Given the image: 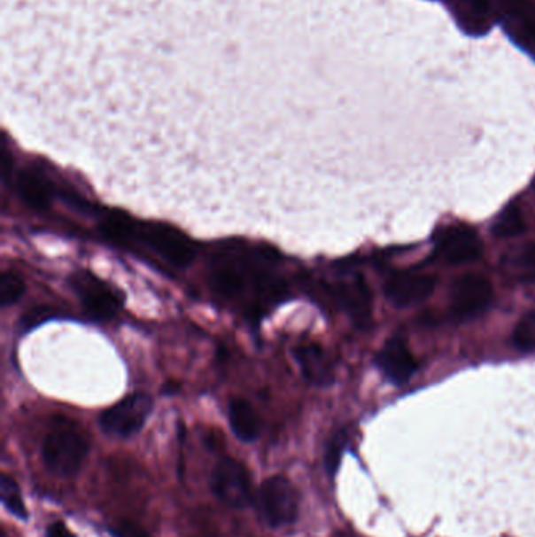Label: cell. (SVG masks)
Segmentation results:
<instances>
[{"mask_svg": "<svg viewBox=\"0 0 535 537\" xmlns=\"http://www.w3.org/2000/svg\"><path fill=\"white\" fill-rule=\"evenodd\" d=\"M213 299L234 315L258 325L275 307L291 299L284 260L274 247L227 242L213 250L206 272Z\"/></svg>", "mask_w": 535, "mask_h": 537, "instance_id": "obj_1", "label": "cell"}, {"mask_svg": "<svg viewBox=\"0 0 535 537\" xmlns=\"http://www.w3.org/2000/svg\"><path fill=\"white\" fill-rule=\"evenodd\" d=\"M103 230L112 241L167 268H186L195 260L197 247L190 237L164 222L134 221L112 213L104 222Z\"/></svg>", "mask_w": 535, "mask_h": 537, "instance_id": "obj_2", "label": "cell"}, {"mask_svg": "<svg viewBox=\"0 0 535 537\" xmlns=\"http://www.w3.org/2000/svg\"><path fill=\"white\" fill-rule=\"evenodd\" d=\"M89 449V440L82 431L68 418L58 416L43 440V463L49 473L71 478L82 469Z\"/></svg>", "mask_w": 535, "mask_h": 537, "instance_id": "obj_3", "label": "cell"}, {"mask_svg": "<svg viewBox=\"0 0 535 537\" xmlns=\"http://www.w3.org/2000/svg\"><path fill=\"white\" fill-rule=\"evenodd\" d=\"M68 284L91 319L110 323L117 319L123 310V294L113 284L99 278L89 268H79L73 272L68 278Z\"/></svg>", "mask_w": 535, "mask_h": 537, "instance_id": "obj_4", "label": "cell"}, {"mask_svg": "<svg viewBox=\"0 0 535 537\" xmlns=\"http://www.w3.org/2000/svg\"><path fill=\"white\" fill-rule=\"evenodd\" d=\"M152 409L154 401L148 393H131L104 410L99 416V426L105 434L128 439L143 429L144 423L151 416Z\"/></svg>", "mask_w": 535, "mask_h": 537, "instance_id": "obj_5", "label": "cell"}, {"mask_svg": "<svg viewBox=\"0 0 535 537\" xmlns=\"http://www.w3.org/2000/svg\"><path fill=\"white\" fill-rule=\"evenodd\" d=\"M323 296L337 303L339 308L352 319L360 329H368L372 323L371 291L360 274L337 278V282L323 286Z\"/></svg>", "mask_w": 535, "mask_h": 537, "instance_id": "obj_6", "label": "cell"}, {"mask_svg": "<svg viewBox=\"0 0 535 537\" xmlns=\"http://www.w3.org/2000/svg\"><path fill=\"white\" fill-rule=\"evenodd\" d=\"M258 508L262 518L274 528L294 524L299 516V494L294 484L283 476L268 478L258 492Z\"/></svg>", "mask_w": 535, "mask_h": 537, "instance_id": "obj_7", "label": "cell"}, {"mask_svg": "<svg viewBox=\"0 0 535 537\" xmlns=\"http://www.w3.org/2000/svg\"><path fill=\"white\" fill-rule=\"evenodd\" d=\"M211 489L221 503L244 510L252 503V481L248 470L236 459L221 457L211 475Z\"/></svg>", "mask_w": 535, "mask_h": 537, "instance_id": "obj_8", "label": "cell"}, {"mask_svg": "<svg viewBox=\"0 0 535 537\" xmlns=\"http://www.w3.org/2000/svg\"><path fill=\"white\" fill-rule=\"evenodd\" d=\"M493 300L492 283L485 276H460L451 288V308L457 317H473L487 310Z\"/></svg>", "mask_w": 535, "mask_h": 537, "instance_id": "obj_9", "label": "cell"}, {"mask_svg": "<svg viewBox=\"0 0 535 537\" xmlns=\"http://www.w3.org/2000/svg\"><path fill=\"white\" fill-rule=\"evenodd\" d=\"M291 354L306 384L317 388H327L335 384V366L322 346L302 341L291 349Z\"/></svg>", "mask_w": 535, "mask_h": 537, "instance_id": "obj_10", "label": "cell"}, {"mask_svg": "<svg viewBox=\"0 0 535 537\" xmlns=\"http://www.w3.org/2000/svg\"><path fill=\"white\" fill-rule=\"evenodd\" d=\"M439 255L451 264H465L477 260L482 252L481 239L473 228L453 225L441 230L437 237Z\"/></svg>", "mask_w": 535, "mask_h": 537, "instance_id": "obj_11", "label": "cell"}, {"mask_svg": "<svg viewBox=\"0 0 535 537\" xmlns=\"http://www.w3.org/2000/svg\"><path fill=\"white\" fill-rule=\"evenodd\" d=\"M502 26L523 48H535V7L531 0H498Z\"/></svg>", "mask_w": 535, "mask_h": 537, "instance_id": "obj_12", "label": "cell"}, {"mask_svg": "<svg viewBox=\"0 0 535 537\" xmlns=\"http://www.w3.org/2000/svg\"><path fill=\"white\" fill-rule=\"evenodd\" d=\"M435 278L423 274H396L384 283V296L398 308H408L432 296Z\"/></svg>", "mask_w": 535, "mask_h": 537, "instance_id": "obj_13", "label": "cell"}, {"mask_svg": "<svg viewBox=\"0 0 535 537\" xmlns=\"http://www.w3.org/2000/svg\"><path fill=\"white\" fill-rule=\"evenodd\" d=\"M376 365L384 372L386 379L396 385H404L412 379L418 370V363L402 338L394 337L384 343L376 355Z\"/></svg>", "mask_w": 535, "mask_h": 537, "instance_id": "obj_14", "label": "cell"}, {"mask_svg": "<svg viewBox=\"0 0 535 537\" xmlns=\"http://www.w3.org/2000/svg\"><path fill=\"white\" fill-rule=\"evenodd\" d=\"M502 274L518 283L535 282V242L508 248L500 260Z\"/></svg>", "mask_w": 535, "mask_h": 537, "instance_id": "obj_15", "label": "cell"}, {"mask_svg": "<svg viewBox=\"0 0 535 537\" xmlns=\"http://www.w3.org/2000/svg\"><path fill=\"white\" fill-rule=\"evenodd\" d=\"M228 421L237 440L253 443L261 434V420L254 407L244 398H233L228 404Z\"/></svg>", "mask_w": 535, "mask_h": 537, "instance_id": "obj_16", "label": "cell"}, {"mask_svg": "<svg viewBox=\"0 0 535 537\" xmlns=\"http://www.w3.org/2000/svg\"><path fill=\"white\" fill-rule=\"evenodd\" d=\"M460 27L468 34L482 35L490 27L488 0H449Z\"/></svg>", "mask_w": 535, "mask_h": 537, "instance_id": "obj_17", "label": "cell"}, {"mask_svg": "<svg viewBox=\"0 0 535 537\" xmlns=\"http://www.w3.org/2000/svg\"><path fill=\"white\" fill-rule=\"evenodd\" d=\"M26 282L16 270L5 268L0 276V305L4 308L13 307L26 294Z\"/></svg>", "mask_w": 535, "mask_h": 537, "instance_id": "obj_18", "label": "cell"}, {"mask_svg": "<svg viewBox=\"0 0 535 537\" xmlns=\"http://www.w3.org/2000/svg\"><path fill=\"white\" fill-rule=\"evenodd\" d=\"M0 496H2V503L10 510V514H13L14 517H18L21 520H27V508L24 504V500H22L19 486L16 484L13 478H10L8 475L2 476V479H0Z\"/></svg>", "mask_w": 535, "mask_h": 537, "instance_id": "obj_19", "label": "cell"}, {"mask_svg": "<svg viewBox=\"0 0 535 537\" xmlns=\"http://www.w3.org/2000/svg\"><path fill=\"white\" fill-rule=\"evenodd\" d=\"M524 228H526V223L523 219L522 211L518 207L510 206L504 213L500 214V217L494 222L492 231L494 236L508 239V237L522 235Z\"/></svg>", "mask_w": 535, "mask_h": 537, "instance_id": "obj_20", "label": "cell"}, {"mask_svg": "<svg viewBox=\"0 0 535 537\" xmlns=\"http://www.w3.org/2000/svg\"><path fill=\"white\" fill-rule=\"evenodd\" d=\"M514 345L516 349L528 354H535V310L518 321L514 331Z\"/></svg>", "mask_w": 535, "mask_h": 537, "instance_id": "obj_21", "label": "cell"}, {"mask_svg": "<svg viewBox=\"0 0 535 537\" xmlns=\"http://www.w3.org/2000/svg\"><path fill=\"white\" fill-rule=\"evenodd\" d=\"M345 445H347L345 431H339L330 439L327 451H325V470H327L330 478H335V475H337Z\"/></svg>", "mask_w": 535, "mask_h": 537, "instance_id": "obj_22", "label": "cell"}, {"mask_svg": "<svg viewBox=\"0 0 535 537\" xmlns=\"http://www.w3.org/2000/svg\"><path fill=\"white\" fill-rule=\"evenodd\" d=\"M117 534L120 537H148L146 531L142 530L137 525L131 524V522H123L120 525Z\"/></svg>", "mask_w": 535, "mask_h": 537, "instance_id": "obj_23", "label": "cell"}, {"mask_svg": "<svg viewBox=\"0 0 535 537\" xmlns=\"http://www.w3.org/2000/svg\"><path fill=\"white\" fill-rule=\"evenodd\" d=\"M48 537H76L71 531L68 530V526L63 524V522H55V524L49 525Z\"/></svg>", "mask_w": 535, "mask_h": 537, "instance_id": "obj_24", "label": "cell"}]
</instances>
